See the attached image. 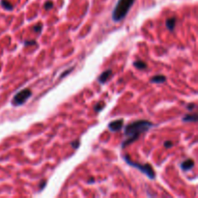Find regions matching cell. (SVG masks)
Returning <instances> with one entry per match:
<instances>
[{
	"label": "cell",
	"mask_w": 198,
	"mask_h": 198,
	"mask_svg": "<svg viewBox=\"0 0 198 198\" xmlns=\"http://www.w3.org/2000/svg\"><path fill=\"white\" fill-rule=\"evenodd\" d=\"M53 7V3L51 1H48V2H46V4H45V9L46 10H50L51 8Z\"/></svg>",
	"instance_id": "14"
},
{
	"label": "cell",
	"mask_w": 198,
	"mask_h": 198,
	"mask_svg": "<svg viewBox=\"0 0 198 198\" xmlns=\"http://www.w3.org/2000/svg\"><path fill=\"white\" fill-rule=\"evenodd\" d=\"M104 102H99V104H97L96 106H95V111L96 112H100V111H102V109H104Z\"/></svg>",
	"instance_id": "13"
},
{
	"label": "cell",
	"mask_w": 198,
	"mask_h": 198,
	"mask_svg": "<svg viewBox=\"0 0 198 198\" xmlns=\"http://www.w3.org/2000/svg\"><path fill=\"white\" fill-rule=\"evenodd\" d=\"M41 183H42V184H41V189H40L42 190V189H43V187H46V181H42Z\"/></svg>",
	"instance_id": "20"
},
{
	"label": "cell",
	"mask_w": 198,
	"mask_h": 198,
	"mask_svg": "<svg viewBox=\"0 0 198 198\" xmlns=\"http://www.w3.org/2000/svg\"><path fill=\"white\" fill-rule=\"evenodd\" d=\"M111 75H112V71L106 70V71H104V72L102 73L101 75L99 77V79H98V80H99V82L101 83V84H104V83H106L107 80L110 79Z\"/></svg>",
	"instance_id": "6"
},
{
	"label": "cell",
	"mask_w": 198,
	"mask_h": 198,
	"mask_svg": "<svg viewBox=\"0 0 198 198\" xmlns=\"http://www.w3.org/2000/svg\"><path fill=\"white\" fill-rule=\"evenodd\" d=\"M124 158L129 165L137 168L139 171H141V172L147 176L149 179L153 180L156 178V173H155V171H154L153 167L150 164H148V163H146V164H141V163H138V162H133V161L131 160V158H129L128 156H124Z\"/></svg>",
	"instance_id": "3"
},
{
	"label": "cell",
	"mask_w": 198,
	"mask_h": 198,
	"mask_svg": "<svg viewBox=\"0 0 198 198\" xmlns=\"http://www.w3.org/2000/svg\"><path fill=\"white\" fill-rule=\"evenodd\" d=\"M133 66L138 70H144V69H146V67H147V64H146L145 62H143V61L138 60V61L133 62Z\"/></svg>",
	"instance_id": "11"
},
{
	"label": "cell",
	"mask_w": 198,
	"mask_h": 198,
	"mask_svg": "<svg viewBox=\"0 0 198 198\" xmlns=\"http://www.w3.org/2000/svg\"><path fill=\"white\" fill-rule=\"evenodd\" d=\"M154 125L147 120H138V121L133 122L129 124L125 128V135L127 136V140H125L122 144V148L127 147L129 144L138 139L139 136L142 133H146L150 128H152Z\"/></svg>",
	"instance_id": "1"
},
{
	"label": "cell",
	"mask_w": 198,
	"mask_h": 198,
	"mask_svg": "<svg viewBox=\"0 0 198 198\" xmlns=\"http://www.w3.org/2000/svg\"><path fill=\"white\" fill-rule=\"evenodd\" d=\"M73 70H74V67H72V68H70L69 70L65 71V72H64V73H63V74H62V75H61V77H60V79H63V77H66V75H67L68 74H70V73L72 72Z\"/></svg>",
	"instance_id": "15"
},
{
	"label": "cell",
	"mask_w": 198,
	"mask_h": 198,
	"mask_svg": "<svg viewBox=\"0 0 198 198\" xmlns=\"http://www.w3.org/2000/svg\"><path fill=\"white\" fill-rule=\"evenodd\" d=\"M175 24H176V18H168L167 20H166L165 25L170 31H173V29H174V27H175Z\"/></svg>",
	"instance_id": "8"
},
{
	"label": "cell",
	"mask_w": 198,
	"mask_h": 198,
	"mask_svg": "<svg viewBox=\"0 0 198 198\" xmlns=\"http://www.w3.org/2000/svg\"><path fill=\"white\" fill-rule=\"evenodd\" d=\"M135 0H118L115 8L112 12V19L116 22L126 18Z\"/></svg>",
	"instance_id": "2"
},
{
	"label": "cell",
	"mask_w": 198,
	"mask_h": 198,
	"mask_svg": "<svg viewBox=\"0 0 198 198\" xmlns=\"http://www.w3.org/2000/svg\"><path fill=\"white\" fill-rule=\"evenodd\" d=\"M32 96V91L28 88H25V89H22L21 91H19L15 95L13 101H12V104L15 106H22V104L25 102L27 100Z\"/></svg>",
	"instance_id": "4"
},
{
	"label": "cell",
	"mask_w": 198,
	"mask_h": 198,
	"mask_svg": "<svg viewBox=\"0 0 198 198\" xmlns=\"http://www.w3.org/2000/svg\"><path fill=\"white\" fill-rule=\"evenodd\" d=\"M164 146H165L166 148H170V147H172V146H173L172 141H165V142H164Z\"/></svg>",
	"instance_id": "16"
},
{
	"label": "cell",
	"mask_w": 198,
	"mask_h": 198,
	"mask_svg": "<svg viewBox=\"0 0 198 198\" xmlns=\"http://www.w3.org/2000/svg\"><path fill=\"white\" fill-rule=\"evenodd\" d=\"M72 146L74 148H79V141H75V142H72Z\"/></svg>",
	"instance_id": "18"
},
{
	"label": "cell",
	"mask_w": 198,
	"mask_h": 198,
	"mask_svg": "<svg viewBox=\"0 0 198 198\" xmlns=\"http://www.w3.org/2000/svg\"><path fill=\"white\" fill-rule=\"evenodd\" d=\"M36 42L35 41H30V42H25V46L27 45H35Z\"/></svg>",
	"instance_id": "19"
},
{
	"label": "cell",
	"mask_w": 198,
	"mask_h": 198,
	"mask_svg": "<svg viewBox=\"0 0 198 198\" xmlns=\"http://www.w3.org/2000/svg\"><path fill=\"white\" fill-rule=\"evenodd\" d=\"M198 119V116L196 114H187L184 118L183 121L184 122H196Z\"/></svg>",
	"instance_id": "10"
},
{
	"label": "cell",
	"mask_w": 198,
	"mask_h": 198,
	"mask_svg": "<svg viewBox=\"0 0 198 198\" xmlns=\"http://www.w3.org/2000/svg\"><path fill=\"white\" fill-rule=\"evenodd\" d=\"M166 80V77L164 75H156L151 79V82L153 83H162L164 82Z\"/></svg>",
	"instance_id": "9"
},
{
	"label": "cell",
	"mask_w": 198,
	"mask_h": 198,
	"mask_svg": "<svg viewBox=\"0 0 198 198\" xmlns=\"http://www.w3.org/2000/svg\"><path fill=\"white\" fill-rule=\"evenodd\" d=\"M187 108L189 109V110H191V109L195 108V104H187Z\"/></svg>",
	"instance_id": "17"
},
{
	"label": "cell",
	"mask_w": 198,
	"mask_h": 198,
	"mask_svg": "<svg viewBox=\"0 0 198 198\" xmlns=\"http://www.w3.org/2000/svg\"><path fill=\"white\" fill-rule=\"evenodd\" d=\"M1 5H2V7H3L4 9L8 10V11L13 10V5L10 3L9 1H7V0H1Z\"/></svg>",
	"instance_id": "12"
},
{
	"label": "cell",
	"mask_w": 198,
	"mask_h": 198,
	"mask_svg": "<svg viewBox=\"0 0 198 198\" xmlns=\"http://www.w3.org/2000/svg\"><path fill=\"white\" fill-rule=\"evenodd\" d=\"M194 166V161L192 160H187L185 161H183L182 163H181V168H182L184 171H187V170H190L192 167Z\"/></svg>",
	"instance_id": "7"
},
{
	"label": "cell",
	"mask_w": 198,
	"mask_h": 198,
	"mask_svg": "<svg viewBox=\"0 0 198 198\" xmlns=\"http://www.w3.org/2000/svg\"><path fill=\"white\" fill-rule=\"evenodd\" d=\"M124 125V120L123 119H118L115 121H112L108 124V129L112 131H118L122 128Z\"/></svg>",
	"instance_id": "5"
}]
</instances>
